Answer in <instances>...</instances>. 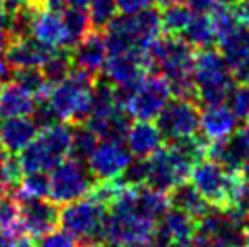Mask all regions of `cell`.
Segmentation results:
<instances>
[{"mask_svg":"<svg viewBox=\"0 0 249 247\" xmlns=\"http://www.w3.org/2000/svg\"><path fill=\"white\" fill-rule=\"evenodd\" d=\"M104 35L109 55L144 51L162 35L160 9L151 6L133 15L118 13L115 20L106 28Z\"/></svg>","mask_w":249,"mask_h":247,"instance_id":"obj_1","label":"cell"},{"mask_svg":"<svg viewBox=\"0 0 249 247\" xmlns=\"http://www.w3.org/2000/svg\"><path fill=\"white\" fill-rule=\"evenodd\" d=\"M193 82L196 88V104L208 107L226 104L229 91L235 86V76L220 51L208 48L195 53Z\"/></svg>","mask_w":249,"mask_h":247,"instance_id":"obj_2","label":"cell"},{"mask_svg":"<svg viewBox=\"0 0 249 247\" xmlns=\"http://www.w3.org/2000/svg\"><path fill=\"white\" fill-rule=\"evenodd\" d=\"M71 137L73 125L68 122H58L48 129L38 131L35 140L18 153L22 173H51L66 158H70Z\"/></svg>","mask_w":249,"mask_h":247,"instance_id":"obj_3","label":"cell"},{"mask_svg":"<svg viewBox=\"0 0 249 247\" xmlns=\"http://www.w3.org/2000/svg\"><path fill=\"white\" fill-rule=\"evenodd\" d=\"M97 76L73 69L70 75L58 84L51 86L48 100L55 109L60 122L71 125L86 124L91 113V91Z\"/></svg>","mask_w":249,"mask_h":247,"instance_id":"obj_4","label":"cell"},{"mask_svg":"<svg viewBox=\"0 0 249 247\" xmlns=\"http://www.w3.org/2000/svg\"><path fill=\"white\" fill-rule=\"evenodd\" d=\"M107 207L91 196H84L60 209V226L71 236H75L78 246L102 247L106 244L104 224Z\"/></svg>","mask_w":249,"mask_h":247,"instance_id":"obj_5","label":"cell"},{"mask_svg":"<svg viewBox=\"0 0 249 247\" xmlns=\"http://www.w3.org/2000/svg\"><path fill=\"white\" fill-rule=\"evenodd\" d=\"M157 222L145 218L125 200L124 191L109 207L104 224L106 244H144L151 242Z\"/></svg>","mask_w":249,"mask_h":247,"instance_id":"obj_6","label":"cell"},{"mask_svg":"<svg viewBox=\"0 0 249 247\" xmlns=\"http://www.w3.org/2000/svg\"><path fill=\"white\" fill-rule=\"evenodd\" d=\"M49 198L58 206H66L75 200L88 196L97 178L89 171L88 164L75 158H66L49 175Z\"/></svg>","mask_w":249,"mask_h":247,"instance_id":"obj_7","label":"cell"},{"mask_svg":"<svg viewBox=\"0 0 249 247\" xmlns=\"http://www.w3.org/2000/svg\"><path fill=\"white\" fill-rule=\"evenodd\" d=\"M171 88L164 76L159 73H147L133 89L125 109L135 120L153 122L171 100Z\"/></svg>","mask_w":249,"mask_h":247,"instance_id":"obj_8","label":"cell"},{"mask_svg":"<svg viewBox=\"0 0 249 247\" xmlns=\"http://www.w3.org/2000/svg\"><path fill=\"white\" fill-rule=\"evenodd\" d=\"M200 106L195 100L180 96L171 98L157 117V127L162 133L164 142H173L200 133Z\"/></svg>","mask_w":249,"mask_h":247,"instance_id":"obj_9","label":"cell"},{"mask_svg":"<svg viewBox=\"0 0 249 247\" xmlns=\"http://www.w3.org/2000/svg\"><path fill=\"white\" fill-rule=\"evenodd\" d=\"M233 175L235 173H229L220 164L213 162L211 158H204V160L195 164L189 178L209 206L226 209Z\"/></svg>","mask_w":249,"mask_h":247,"instance_id":"obj_10","label":"cell"},{"mask_svg":"<svg viewBox=\"0 0 249 247\" xmlns=\"http://www.w3.org/2000/svg\"><path fill=\"white\" fill-rule=\"evenodd\" d=\"M20 224L31 240H38L60 226V207L53 200L17 196Z\"/></svg>","mask_w":249,"mask_h":247,"instance_id":"obj_11","label":"cell"},{"mask_svg":"<svg viewBox=\"0 0 249 247\" xmlns=\"http://www.w3.org/2000/svg\"><path fill=\"white\" fill-rule=\"evenodd\" d=\"M133 160L125 140H100L88 160V167L97 180H115Z\"/></svg>","mask_w":249,"mask_h":247,"instance_id":"obj_12","label":"cell"},{"mask_svg":"<svg viewBox=\"0 0 249 247\" xmlns=\"http://www.w3.org/2000/svg\"><path fill=\"white\" fill-rule=\"evenodd\" d=\"M107 56H109V49H107L106 35L102 31H95V29H91L89 33L86 35L82 40H78V44L71 49L73 68L91 76L102 75Z\"/></svg>","mask_w":249,"mask_h":247,"instance_id":"obj_13","label":"cell"},{"mask_svg":"<svg viewBox=\"0 0 249 247\" xmlns=\"http://www.w3.org/2000/svg\"><path fill=\"white\" fill-rule=\"evenodd\" d=\"M53 48H48L35 36H26L18 40H11L7 44L4 56L11 69H24V68H42L44 62L48 60Z\"/></svg>","mask_w":249,"mask_h":247,"instance_id":"obj_14","label":"cell"},{"mask_svg":"<svg viewBox=\"0 0 249 247\" xmlns=\"http://www.w3.org/2000/svg\"><path fill=\"white\" fill-rule=\"evenodd\" d=\"M38 127L31 117L0 120V149L7 155H18L38 135Z\"/></svg>","mask_w":249,"mask_h":247,"instance_id":"obj_15","label":"cell"},{"mask_svg":"<svg viewBox=\"0 0 249 247\" xmlns=\"http://www.w3.org/2000/svg\"><path fill=\"white\" fill-rule=\"evenodd\" d=\"M33 36L38 42L46 44L48 48H66L68 35H66L62 13L46 6L36 7L35 18H33Z\"/></svg>","mask_w":249,"mask_h":247,"instance_id":"obj_16","label":"cell"},{"mask_svg":"<svg viewBox=\"0 0 249 247\" xmlns=\"http://www.w3.org/2000/svg\"><path fill=\"white\" fill-rule=\"evenodd\" d=\"M240 120L226 104L208 106L200 111V133L209 142L235 135Z\"/></svg>","mask_w":249,"mask_h":247,"instance_id":"obj_17","label":"cell"},{"mask_svg":"<svg viewBox=\"0 0 249 247\" xmlns=\"http://www.w3.org/2000/svg\"><path fill=\"white\" fill-rule=\"evenodd\" d=\"M208 158H211L216 164H220L229 173H240L246 160L249 158V149L235 133L228 138L209 142Z\"/></svg>","mask_w":249,"mask_h":247,"instance_id":"obj_18","label":"cell"},{"mask_svg":"<svg viewBox=\"0 0 249 247\" xmlns=\"http://www.w3.org/2000/svg\"><path fill=\"white\" fill-rule=\"evenodd\" d=\"M164 144L166 142L157 124L144 122V120H137L133 124L125 137V145L135 158L153 157Z\"/></svg>","mask_w":249,"mask_h":247,"instance_id":"obj_19","label":"cell"},{"mask_svg":"<svg viewBox=\"0 0 249 247\" xmlns=\"http://www.w3.org/2000/svg\"><path fill=\"white\" fill-rule=\"evenodd\" d=\"M35 96L22 89L15 82H6L0 88V120L17 117H31L35 111Z\"/></svg>","mask_w":249,"mask_h":247,"instance_id":"obj_20","label":"cell"},{"mask_svg":"<svg viewBox=\"0 0 249 247\" xmlns=\"http://www.w3.org/2000/svg\"><path fill=\"white\" fill-rule=\"evenodd\" d=\"M167 200H169V206L173 209L184 211L189 216H193L195 220L202 218L211 209V206L204 200V196L196 191V187L187 180L171 187L167 191Z\"/></svg>","mask_w":249,"mask_h":247,"instance_id":"obj_21","label":"cell"},{"mask_svg":"<svg viewBox=\"0 0 249 247\" xmlns=\"http://www.w3.org/2000/svg\"><path fill=\"white\" fill-rule=\"evenodd\" d=\"M180 38L187 42L193 49H208L216 44V35H214L213 20L211 15L193 13L187 28L182 31Z\"/></svg>","mask_w":249,"mask_h":247,"instance_id":"obj_22","label":"cell"},{"mask_svg":"<svg viewBox=\"0 0 249 247\" xmlns=\"http://www.w3.org/2000/svg\"><path fill=\"white\" fill-rule=\"evenodd\" d=\"M62 13L64 26H66V35H68V42L66 48L73 49L78 44V40H82L86 35L91 31V20L88 7H78V6H70L66 7Z\"/></svg>","mask_w":249,"mask_h":247,"instance_id":"obj_23","label":"cell"},{"mask_svg":"<svg viewBox=\"0 0 249 247\" xmlns=\"http://www.w3.org/2000/svg\"><path fill=\"white\" fill-rule=\"evenodd\" d=\"M11 82L20 86L22 89L35 96V100L48 98L51 84L46 80V76L42 73L40 68H24V69H13Z\"/></svg>","mask_w":249,"mask_h":247,"instance_id":"obj_24","label":"cell"},{"mask_svg":"<svg viewBox=\"0 0 249 247\" xmlns=\"http://www.w3.org/2000/svg\"><path fill=\"white\" fill-rule=\"evenodd\" d=\"M100 138L95 131L86 124L73 125V137H71V153L70 158H75L78 162L88 164L93 151L97 149Z\"/></svg>","mask_w":249,"mask_h":247,"instance_id":"obj_25","label":"cell"},{"mask_svg":"<svg viewBox=\"0 0 249 247\" xmlns=\"http://www.w3.org/2000/svg\"><path fill=\"white\" fill-rule=\"evenodd\" d=\"M40 69L42 73H44V76H46V80L51 86H55L60 80H64L75 69L73 68V58H71V49H66V48L53 49L51 55L48 56V60L44 62V66Z\"/></svg>","mask_w":249,"mask_h":247,"instance_id":"obj_26","label":"cell"},{"mask_svg":"<svg viewBox=\"0 0 249 247\" xmlns=\"http://www.w3.org/2000/svg\"><path fill=\"white\" fill-rule=\"evenodd\" d=\"M191 17H193V11L184 2H177L167 7H162V13H160L162 33L167 36H180L182 31L187 28Z\"/></svg>","mask_w":249,"mask_h":247,"instance_id":"obj_27","label":"cell"},{"mask_svg":"<svg viewBox=\"0 0 249 247\" xmlns=\"http://www.w3.org/2000/svg\"><path fill=\"white\" fill-rule=\"evenodd\" d=\"M88 13H89L91 29L104 33L106 28L115 20V17L118 15L117 2L115 0H89Z\"/></svg>","mask_w":249,"mask_h":247,"instance_id":"obj_28","label":"cell"},{"mask_svg":"<svg viewBox=\"0 0 249 247\" xmlns=\"http://www.w3.org/2000/svg\"><path fill=\"white\" fill-rule=\"evenodd\" d=\"M226 106L235 113V117L240 122H248L249 120V84L236 82L231 91H229L228 98H226Z\"/></svg>","mask_w":249,"mask_h":247,"instance_id":"obj_29","label":"cell"},{"mask_svg":"<svg viewBox=\"0 0 249 247\" xmlns=\"http://www.w3.org/2000/svg\"><path fill=\"white\" fill-rule=\"evenodd\" d=\"M147 176H149V160L133 157V160L122 171L118 180L122 182L124 187H139V185L147 184Z\"/></svg>","mask_w":249,"mask_h":247,"instance_id":"obj_30","label":"cell"},{"mask_svg":"<svg viewBox=\"0 0 249 247\" xmlns=\"http://www.w3.org/2000/svg\"><path fill=\"white\" fill-rule=\"evenodd\" d=\"M35 247H78V242L66 229H53L51 233L35 240Z\"/></svg>","mask_w":249,"mask_h":247,"instance_id":"obj_31","label":"cell"},{"mask_svg":"<svg viewBox=\"0 0 249 247\" xmlns=\"http://www.w3.org/2000/svg\"><path fill=\"white\" fill-rule=\"evenodd\" d=\"M118 7V13H124V15H133V13H139L145 7H151L153 6V0H115Z\"/></svg>","mask_w":249,"mask_h":247,"instance_id":"obj_32","label":"cell"},{"mask_svg":"<svg viewBox=\"0 0 249 247\" xmlns=\"http://www.w3.org/2000/svg\"><path fill=\"white\" fill-rule=\"evenodd\" d=\"M193 13H202V15H209L213 13L216 6L220 4V0H182Z\"/></svg>","mask_w":249,"mask_h":247,"instance_id":"obj_33","label":"cell"},{"mask_svg":"<svg viewBox=\"0 0 249 247\" xmlns=\"http://www.w3.org/2000/svg\"><path fill=\"white\" fill-rule=\"evenodd\" d=\"M11 75H13V69L9 68L6 56H4V51H0V84L9 82Z\"/></svg>","mask_w":249,"mask_h":247,"instance_id":"obj_34","label":"cell"},{"mask_svg":"<svg viewBox=\"0 0 249 247\" xmlns=\"http://www.w3.org/2000/svg\"><path fill=\"white\" fill-rule=\"evenodd\" d=\"M6 157L7 153L0 149V193L4 194L7 189V180H6Z\"/></svg>","mask_w":249,"mask_h":247,"instance_id":"obj_35","label":"cell"},{"mask_svg":"<svg viewBox=\"0 0 249 247\" xmlns=\"http://www.w3.org/2000/svg\"><path fill=\"white\" fill-rule=\"evenodd\" d=\"M71 0H46L44 6L49 7V9H55V11H64L66 7L70 6Z\"/></svg>","mask_w":249,"mask_h":247,"instance_id":"obj_36","label":"cell"},{"mask_svg":"<svg viewBox=\"0 0 249 247\" xmlns=\"http://www.w3.org/2000/svg\"><path fill=\"white\" fill-rule=\"evenodd\" d=\"M236 135L240 137V140H242L244 144H246V147L249 149V122L244 124L240 129H236Z\"/></svg>","mask_w":249,"mask_h":247,"instance_id":"obj_37","label":"cell"},{"mask_svg":"<svg viewBox=\"0 0 249 247\" xmlns=\"http://www.w3.org/2000/svg\"><path fill=\"white\" fill-rule=\"evenodd\" d=\"M102 247H153L151 242H144V244H104Z\"/></svg>","mask_w":249,"mask_h":247,"instance_id":"obj_38","label":"cell"},{"mask_svg":"<svg viewBox=\"0 0 249 247\" xmlns=\"http://www.w3.org/2000/svg\"><path fill=\"white\" fill-rule=\"evenodd\" d=\"M202 247H235L233 244H229V242H226V240H209V242H206Z\"/></svg>","mask_w":249,"mask_h":247,"instance_id":"obj_39","label":"cell"},{"mask_svg":"<svg viewBox=\"0 0 249 247\" xmlns=\"http://www.w3.org/2000/svg\"><path fill=\"white\" fill-rule=\"evenodd\" d=\"M177 2H182V0H153V6H157L160 9V7H167L171 4H177Z\"/></svg>","mask_w":249,"mask_h":247,"instance_id":"obj_40","label":"cell"},{"mask_svg":"<svg viewBox=\"0 0 249 247\" xmlns=\"http://www.w3.org/2000/svg\"><path fill=\"white\" fill-rule=\"evenodd\" d=\"M244 247H249V214L246 218V238H244Z\"/></svg>","mask_w":249,"mask_h":247,"instance_id":"obj_41","label":"cell"},{"mask_svg":"<svg viewBox=\"0 0 249 247\" xmlns=\"http://www.w3.org/2000/svg\"><path fill=\"white\" fill-rule=\"evenodd\" d=\"M240 173H242V176H246V178L249 180V158L246 160V164H244L242 171H240Z\"/></svg>","mask_w":249,"mask_h":247,"instance_id":"obj_42","label":"cell"},{"mask_svg":"<svg viewBox=\"0 0 249 247\" xmlns=\"http://www.w3.org/2000/svg\"><path fill=\"white\" fill-rule=\"evenodd\" d=\"M44 2L46 0H28L29 6H44Z\"/></svg>","mask_w":249,"mask_h":247,"instance_id":"obj_43","label":"cell"},{"mask_svg":"<svg viewBox=\"0 0 249 247\" xmlns=\"http://www.w3.org/2000/svg\"><path fill=\"white\" fill-rule=\"evenodd\" d=\"M222 4H228V6H235L238 0H220Z\"/></svg>","mask_w":249,"mask_h":247,"instance_id":"obj_44","label":"cell"},{"mask_svg":"<svg viewBox=\"0 0 249 247\" xmlns=\"http://www.w3.org/2000/svg\"><path fill=\"white\" fill-rule=\"evenodd\" d=\"M182 247H195L193 244H189V246H182Z\"/></svg>","mask_w":249,"mask_h":247,"instance_id":"obj_45","label":"cell"},{"mask_svg":"<svg viewBox=\"0 0 249 247\" xmlns=\"http://www.w3.org/2000/svg\"><path fill=\"white\" fill-rule=\"evenodd\" d=\"M78 247H95V246H78Z\"/></svg>","mask_w":249,"mask_h":247,"instance_id":"obj_46","label":"cell"},{"mask_svg":"<svg viewBox=\"0 0 249 247\" xmlns=\"http://www.w3.org/2000/svg\"><path fill=\"white\" fill-rule=\"evenodd\" d=\"M2 2H4V0H0V9H2Z\"/></svg>","mask_w":249,"mask_h":247,"instance_id":"obj_47","label":"cell"},{"mask_svg":"<svg viewBox=\"0 0 249 247\" xmlns=\"http://www.w3.org/2000/svg\"><path fill=\"white\" fill-rule=\"evenodd\" d=\"M0 196H2V193H0Z\"/></svg>","mask_w":249,"mask_h":247,"instance_id":"obj_48","label":"cell"},{"mask_svg":"<svg viewBox=\"0 0 249 247\" xmlns=\"http://www.w3.org/2000/svg\"><path fill=\"white\" fill-rule=\"evenodd\" d=\"M0 88H2V84H0Z\"/></svg>","mask_w":249,"mask_h":247,"instance_id":"obj_49","label":"cell"},{"mask_svg":"<svg viewBox=\"0 0 249 247\" xmlns=\"http://www.w3.org/2000/svg\"><path fill=\"white\" fill-rule=\"evenodd\" d=\"M248 122H249V120H248Z\"/></svg>","mask_w":249,"mask_h":247,"instance_id":"obj_50","label":"cell"}]
</instances>
